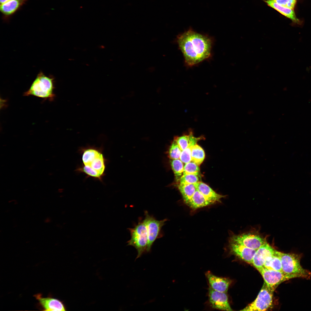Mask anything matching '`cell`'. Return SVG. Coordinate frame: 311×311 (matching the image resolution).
Segmentation results:
<instances>
[{"mask_svg":"<svg viewBox=\"0 0 311 311\" xmlns=\"http://www.w3.org/2000/svg\"><path fill=\"white\" fill-rule=\"evenodd\" d=\"M177 42L188 66L196 65L211 55L212 41L211 38L191 29L178 35Z\"/></svg>","mask_w":311,"mask_h":311,"instance_id":"1","label":"cell"},{"mask_svg":"<svg viewBox=\"0 0 311 311\" xmlns=\"http://www.w3.org/2000/svg\"><path fill=\"white\" fill-rule=\"evenodd\" d=\"M83 164L77 170L92 177L101 180L105 168V160L101 151L94 147L83 150Z\"/></svg>","mask_w":311,"mask_h":311,"instance_id":"2","label":"cell"},{"mask_svg":"<svg viewBox=\"0 0 311 311\" xmlns=\"http://www.w3.org/2000/svg\"><path fill=\"white\" fill-rule=\"evenodd\" d=\"M54 81L52 76H47L42 72L38 74L30 88L24 94L25 96H33L50 101L55 96Z\"/></svg>","mask_w":311,"mask_h":311,"instance_id":"3","label":"cell"},{"mask_svg":"<svg viewBox=\"0 0 311 311\" xmlns=\"http://www.w3.org/2000/svg\"><path fill=\"white\" fill-rule=\"evenodd\" d=\"M282 264V271L289 275L297 276L298 278L309 279L311 277V272L301 266L300 261L301 254L285 253L276 251Z\"/></svg>","mask_w":311,"mask_h":311,"instance_id":"4","label":"cell"},{"mask_svg":"<svg viewBox=\"0 0 311 311\" xmlns=\"http://www.w3.org/2000/svg\"><path fill=\"white\" fill-rule=\"evenodd\" d=\"M131 238L127 242V245L134 247L137 250L136 259L140 257L146 252L148 242L147 229L144 219L139 221L132 228H128Z\"/></svg>","mask_w":311,"mask_h":311,"instance_id":"5","label":"cell"},{"mask_svg":"<svg viewBox=\"0 0 311 311\" xmlns=\"http://www.w3.org/2000/svg\"><path fill=\"white\" fill-rule=\"evenodd\" d=\"M274 291L269 287L264 282L256 299L241 311H264L272 305Z\"/></svg>","mask_w":311,"mask_h":311,"instance_id":"6","label":"cell"},{"mask_svg":"<svg viewBox=\"0 0 311 311\" xmlns=\"http://www.w3.org/2000/svg\"><path fill=\"white\" fill-rule=\"evenodd\" d=\"M145 215L144 219L146 224L148 235V242L146 252H149L155 241L157 238H161L162 235L161 229L167 219H164L158 220L152 216L149 215L147 211L145 212Z\"/></svg>","mask_w":311,"mask_h":311,"instance_id":"7","label":"cell"},{"mask_svg":"<svg viewBox=\"0 0 311 311\" xmlns=\"http://www.w3.org/2000/svg\"><path fill=\"white\" fill-rule=\"evenodd\" d=\"M257 270L268 286L274 291L282 283L291 279L298 278L295 275L287 274L281 271L269 270L263 267Z\"/></svg>","mask_w":311,"mask_h":311,"instance_id":"8","label":"cell"},{"mask_svg":"<svg viewBox=\"0 0 311 311\" xmlns=\"http://www.w3.org/2000/svg\"><path fill=\"white\" fill-rule=\"evenodd\" d=\"M230 242L240 244L256 250L266 241L265 238L259 235L247 233L233 235L230 238Z\"/></svg>","mask_w":311,"mask_h":311,"instance_id":"9","label":"cell"},{"mask_svg":"<svg viewBox=\"0 0 311 311\" xmlns=\"http://www.w3.org/2000/svg\"><path fill=\"white\" fill-rule=\"evenodd\" d=\"M208 300L211 308L214 309L225 311H232L228 301L227 293L214 290L209 287Z\"/></svg>","mask_w":311,"mask_h":311,"instance_id":"10","label":"cell"},{"mask_svg":"<svg viewBox=\"0 0 311 311\" xmlns=\"http://www.w3.org/2000/svg\"><path fill=\"white\" fill-rule=\"evenodd\" d=\"M276 250L267 242L256 250L252 260V265L257 270L263 267L267 259L274 255Z\"/></svg>","mask_w":311,"mask_h":311,"instance_id":"11","label":"cell"},{"mask_svg":"<svg viewBox=\"0 0 311 311\" xmlns=\"http://www.w3.org/2000/svg\"><path fill=\"white\" fill-rule=\"evenodd\" d=\"M39 302V304L43 310L64 311L66 310L65 306L59 300L51 297H43L41 294L34 295Z\"/></svg>","mask_w":311,"mask_h":311,"instance_id":"12","label":"cell"},{"mask_svg":"<svg viewBox=\"0 0 311 311\" xmlns=\"http://www.w3.org/2000/svg\"><path fill=\"white\" fill-rule=\"evenodd\" d=\"M230 253L246 263L252 264L253 258L256 250L242 245L230 242Z\"/></svg>","mask_w":311,"mask_h":311,"instance_id":"13","label":"cell"},{"mask_svg":"<svg viewBox=\"0 0 311 311\" xmlns=\"http://www.w3.org/2000/svg\"><path fill=\"white\" fill-rule=\"evenodd\" d=\"M205 276L209 287L216 291L227 293L231 282L230 279L215 276L210 271L206 273Z\"/></svg>","mask_w":311,"mask_h":311,"instance_id":"14","label":"cell"},{"mask_svg":"<svg viewBox=\"0 0 311 311\" xmlns=\"http://www.w3.org/2000/svg\"><path fill=\"white\" fill-rule=\"evenodd\" d=\"M194 184L196 190L214 204L220 202L221 199L225 196L217 194L208 185L202 182L199 181Z\"/></svg>","mask_w":311,"mask_h":311,"instance_id":"15","label":"cell"},{"mask_svg":"<svg viewBox=\"0 0 311 311\" xmlns=\"http://www.w3.org/2000/svg\"><path fill=\"white\" fill-rule=\"evenodd\" d=\"M265 2L269 6L290 19L293 22L299 25L301 24V21L297 18L294 10L282 6L273 0H265Z\"/></svg>","mask_w":311,"mask_h":311,"instance_id":"16","label":"cell"},{"mask_svg":"<svg viewBox=\"0 0 311 311\" xmlns=\"http://www.w3.org/2000/svg\"><path fill=\"white\" fill-rule=\"evenodd\" d=\"M213 204V202L208 200L196 190L186 204L192 209L195 210Z\"/></svg>","mask_w":311,"mask_h":311,"instance_id":"17","label":"cell"},{"mask_svg":"<svg viewBox=\"0 0 311 311\" xmlns=\"http://www.w3.org/2000/svg\"><path fill=\"white\" fill-rule=\"evenodd\" d=\"M27 0H10L0 5V10L5 16H10L14 13Z\"/></svg>","mask_w":311,"mask_h":311,"instance_id":"18","label":"cell"},{"mask_svg":"<svg viewBox=\"0 0 311 311\" xmlns=\"http://www.w3.org/2000/svg\"><path fill=\"white\" fill-rule=\"evenodd\" d=\"M178 188L185 203L187 204L196 190L194 184H180Z\"/></svg>","mask_w":311,"mask_h":311,"instance_id":"19","label":"cell"},{"mask_svg":"<svg viewBox=\"0 0 311 311\" xmlns=\"http://www.w3.org/2000/svg\"><path fill=\"white\" fill-rule=\"evenodd\" d=\"M204 138L203 136L198 137L194 136L187 147L182 151L180 159L183 163L185 164L191 161V155L193 147L199 141Z\"/></svg>","mask_w":311,"mask_h":311,"instance_id":"20","label":"cell"},{"mask_svg":"<svg viewBox=\"0 0 311 311\" xmlns=\"http://www.w3.org/2000/svg\"><path fill=\"white\" fill-rule=\"evenodd\" d=\"M263 267L267 269L282 271V264L279 256L275 254L269 257L265 261Z\"/></svg>","mask_w":311,"mask_h":311,"instance_id":"21","label":"cell"},{"mask_svg":"<svg viewBox=\"0 0 311 311\" xmlns=\"http://www.w3.org/2000/svg\"><path fill=\"white\" fill-rule=\"evenodd\" d=\"M191 161L198 165L203 161L205 158V153L203 149L197 144L193 147L191 151Z\"/></svg>","mask_w":311,"mask_h":311,"instance_id":"22","label":"cell"},{"mask_svg":"<svg viewBox=\"0 0 311 311\" xmlns=\"http://www.w3.org/2000/svg\"><path fill=\"white\" fill-rule=\"evenodd\" d=\"M172 168L175 177V180L179 182L182 176L184 171V166L183 162L180 160H171L170 161Z\"/></svg>","mask_w":311,"mask_h":311,"instance_id":"23","label":"cell"},{"mask_svg":"<svg viewBox=\"0 0 311 311\" xmlns=\"http://www.w3.org/2000/svg\"><path fill=\"white\" fill-rule=\"evenodd\" d=\"M194 137L193 133L191 131L188 134L177 137L175 139L181 150L182 151L187 147Z\"/></svg>","mask_w":311,"mask_h":311,"instance_id":"24","label":"cell"},{"mask_svg":"<svg viewBox=\"0 0 311 311\" xmlns=\"http://www.w3.org/2000/svg\"><path fill=\"white\" fill-rule=\"evenodd\" d=\"M200 174L199 167L197 164L192 161L185 164L183 175L192 174L199 176Z\"/></svg>","mask_w":311,"mask_h":311,"instance_id":"25","label":"cell"},{"mask_svg":"<svg viewBox=\"0 0 311 311\" xmlns=\"http://www.w3.org/2000/svg\"><path fill=\"white\" fill-rule=\"evenodd\" d=\"M181 151H182L174 139L169 150V157L171 160L180 159Z\"/></svg>","mask_w":311,"mask_h":311,"instance_id":"26","label":"cell"},{"mask_svg":"<svg viewBox=\"0 0 311 311\" xmlns=\"http://www.w3.org/2000/svg\"><path fill=\"white\" fill-rule=\"evenodd\" d=\"M199 175H183L181 178L179 182L180 184H194L199 181Z\"/></svg>","mask_w":311,"mask_h":311,"instance_id":"27","label":"cell"},{"mask_svg":"<svg viewBox=\"0 0 311 311\" xmlns=\"http://www.w3.org/2000/svg\"><path fill=\"white\" fill-rule=\"evenodd\" d=\"M279 4L291 9H294L297 0H273Z\"/></svg>","mask_w":311,"mask_h":311,"instance_id":"28","label":"cell"},{"mask_svg":"<svg viewBox=\"0 0 311 311\" xmlns=\"http://www.w3.org/2000/svg\"><path fill=\"white\" fill-rule=\"evenodd\" d=\"M10 0H0V5L3 4Z\"/></svg>","mask_w":311,"mask_h":311,"instance_id":"29","label":"cell"}]
</instances>
